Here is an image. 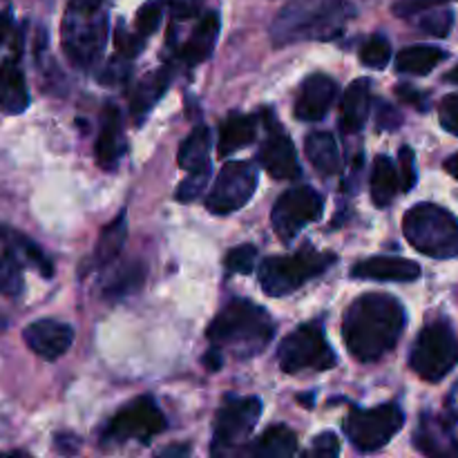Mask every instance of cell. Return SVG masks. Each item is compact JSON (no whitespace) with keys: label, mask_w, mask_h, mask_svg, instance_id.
I'll use <instances>...</instances> for the list:
<instances>
[{"label":"cell","mask_w":458,"mask_h":458,"mask_svg":"<svg viewBox=\"0 0 458 458\" xmlns=\"http://www.w3.org/2000/svg\"><path fill=\"white\" fill-rule=\"evenodd\" d=\"M143 277H146V268L141 262H130L112 277L110 284L106 286V298L116 300L125 298V295L134 293L143 286Z\"/></svg>","instance_id":"32"},{"label":"cell","mask_w":458,"mask_h":458,"mask_svg":"<svg viewBox=\"0 0 458 458\" xmlns=\"http://www.w3.org/2000/svg\"><path fill=\"white\" fill-rule=\"evenodd\" d=\"M405 425V414L396 403H385L374 410H352L344 420V434L360 452H378Z\"/></svg>","instance_id":"10"},{"label":"cell","mask_w":458,"mask_h":458,"mask_svg":"<svg viewBox=\"0 0 458 458\" xmlns=\"http://www.w3.org/2000/svg\"><path fill=\"white\" fill-rule=\"evenodd\" d=\"M9 30H12V13L0 12V45H3L4 38H7Z\"/></svg>","instance_id":"50"},{"label":"cell","mask_w":458,"mask_h":458,"mask_svg":"<svg viewBox=\"0 0 458 458\" xmlns=\"http://www.w3.org/2000/svg\"><path fill=\"white\" fill-rule=\"evenodd\" d=\"M389 58H392V43L385 38L383 34H374L362 43L360 47V61L367 67H374V70H383L387 67Z\"/></svg>","instance_id":"34"},{"label":"cell","mask_w":458,"mask_h":458,"mask_svg":"<svg viewBox=\"0 0 458 458\" xmlns=\"http://www.w3.org/2000/svg\"><path fill=\"white\" fill-rule=\"evenodd\" d=\"M262 416V401L258 396H226L215 416L210 454L224 456L244 445Z\"/></svg>","instance_id":"7"},{"label":"cell","mask_w":458,"mask_h":458,"mask_svg":"<svg viewBox=\"0 0 458 458\" xmlns=\"http://www.w3.org/2000/svg\"><path fill=\"white\" fill-rule=\"evenodd\" d=\"M208 182H210V164L204 165V168L188 173V177L183 179L177 188V201L188 204V201L197 199V197L206 191Z\"/></svg>","instance_id":"37"},{"label":"cell","mask_w":458,"mask_h":458,"mask_svg":"<svg viewBox=\"0 0 458 458\" xmlns=\"http://www.w3.org/2000/svg\"><path fill=\"white\" fill-rule=\"evenodd\" d=\"M186 452H188V447H182V450H179V447H170V450H164L161 454L170 456V454H186Z\"/></svg>","instance_id":"53"},{"label":"cell","mask_w":458,"mask_h":458,"mask_svg":"<svg viewBox=\"0 0 458 458\" xmlns=\"http://www.w3.org/2000/svg\"><path fill=\"white\" fill-rule=\"evenodd\" d=\"M18 54H21V45H16V54L0 63V112L4 114H22L30 107V89H27Z\"/></svg>","instance_id":"19"},{"label":"cell","mask_w":458,"mask_h":458,"mask_svg":"<svg viewBox=\"0 0 458 458\" xmlns=\"http://www.w3.org/2000/svg\"><path fill=\"white\" fill-rule=\"evenodd\" d=\"M107 38V13L67 9L63 18V49L79 70L97 65Z\"/></svg>","instance_id":"8"},{"label":"cell","mask_w":458,"mask_h":458,"mask_svg":"<svg viewBox=\"0 0 458 458\" xmlns=\"http://www.w3.org/2000/svg\"><path fill=\"white\" fill-rule=\"evenodd\" d=\"M103 7V0H70L67 9H74V12H97Z\"/></svg>","instance_id":"48"},{"label":"cell","mask_w":458,"mask_h":458,"mask_svg":"<svg viewBox=\"0 0 458 458\" xmlns=\"http://www.w3.org/2000/svg\"><path fill=\"white\" fill-rule=\"evenodd\" d=\"M398 177H401V188L410 192L419 182V173H416V157L410 146H403L398 152Z\"/></svg>","instance_id":"40"},{"label":"cell","mask_w":458,"mask_h":458,"mask_svg":"<svg viewBox=\"0 0 458 458\" xmlns=\"http://www.w3.org/2000/svg\"><path fill=\"white\" fill-rule=\"evenodd\" d=\"M335 262L338 258L334 253H320L311 246H304L298 253L276 255L264 259L259 267V286L271 298H284L295 293L309 280L329 271Z\"/></svg>","instance_id":"5"},{"label":"cell","mask_w":458,"mask_h":458,"mask_svg":"<svg viewBox=\"0 0 458 458\" xmlns=\"http://www.w3.org/2000/svg\"><path fill=\"white\" fill-rule=\"evenodd\" d=\"M298 452V437L286 425H271L253 445L249 447L250 456L262 458H284Z\"/></svg>","instance_id":"28"},{"label":"cell","mask_w":458,"mask_h":458,"mask_svg":"<svg viewBox=\"0 0 458 458\" xmlns=\"http://www.w3.org/2000/svg\"><path fill=\"white\" fill-rule=\"evenodd\" d=\"M0 293L9 298H18L22 293L21 259L12 250H4V255H0Z\"/></svg>","instance_id":"33"},{"label":"cell","mask_w":458,"mask_h":458,"mask_svg":"<svg viewBox=\"0 0 458 458\" xmlns=\"http://www.w3.org/2000/svg\"><path fill=\"white\" fill-rule=\"evenodd\" d=\"M405 325V309L394 295L365 293L344 311L343 338L356 360L376 362L396 347Z\"/></svg>","instance_id":"1"},{"label":"cell","mask_w":458,"mask_h":458,"mask_svg":"<svg viewBox=\"0 0 458 458\" xmlns=\"http://www.w3.org/2000/svg\"><path fill=\"white\" fill-rule=\"evenodd\" d=\"M114 47L116 54L125 61H132L139 52L143 49V38L139 34H132V31L125 30L123 22H119L114 30Z\"/></svg>","instance_id":"38"},{"label":"cell","mask_w":458,"mask_h":458,"mask_svg":"<svg viewBox=\"0 0 458 458\" xmlns=\"http://www.w3.org/2000/svg\"><path fill=\"white\" fill-rule=\"evenodd\" d=\"M168 3L173 21H188L195 18L201 9V0H165Z\"/></svg>","instance_id":"45"},{"label":"cell","mask_w":458,"mask_h":458,"mask_svg":"<svg viewBox=\"0 0 458 458\" xmlns=\"http://www.w3.org/2000/svg\"><path fill=\"white\" fill-rule=\"evenodd\" d=\"M258 179L259 173L250 161H228L210 188L206 208L213 215L237 213L255 195Z\"/></svg>","instance_id":"11"},{"label":"cell","mask_w":458,"mask_h":458,"mask_svg":"<svg viewBox=\"0 0 458 458\" xmlns=\"http://www.w3.org/2000/svg\"><path fill=\"white\" fill-rule=\"evenodd\" d=\"M445 3H458V0H398V3H394V13L401 18L414 16V13H420L432 7H441Z\"/></svg>","instance_id":"42"},{"label":"cell","mask_w":458,"mask_h":458,"mask_svg":"<svg viewBox=\"0 0 458 458\" xmlns=\"http://www.w3.org/2000/svg\"><path fill=\"white\" fill-rule=\"evenodd\" d=\"M401 188L398 168L387 155H378L371 168V199L378 208L392 204L396 199V192Z\"/></svg>","instance_id":"29"},{"label":"cell","mask_w":458,"mask_h":458,"mask_svg":"<svg viewBox=\"0 0 458 458\" xmlns=\"http://www.w3.org/2000/svg\"><path fill=\"white\" fill-rule=\"evenodd\" d=\"M309 454L325 456V458L338 456L340 454V438L335 437L334 432L320 434V437H316V441H313V447L309 450Z\"/></svg>","instance_id":"43"},{"label":"cell","mask_w":458,"mask_h":458,"mask_svg":"<svg viewBox=\"0 0 458 458\" xmlns=\"http://www.w3.org/2000/svg\"><path fill=\"white\" fill-rule=\"evenodd\" d=\"M338 83L327 74H311L304 79L300 89L298 103H295V116L307 123H316L327 116L335 101Z\"/></svg>","instance_id":"17"},{"label":"cell","mask_w":458,"mask_h":458,"mask_svg":"<svg viewBox=\"0 0 458 458\" xmlns=\"http://www.w3.org/2000/svg\"><path fill=\"white\" fill-rule=\"evenodd\" d=\"M325 199L311 186H295L276 201L271 210V224L282 242H291L300 235L307 224L322 217Z\"/></svg>","instance_id":"12"},{"label":"cell","mask_w":458,"mask_h":458,"mask_svg":"<svg viewBox=\"0 0 458 458\" xmlns=\"http://www.w3.org/2000/svg\"><path fill=\"white\" fill-rule=\"evenodd\" d=\"M208 155H210V130L206 125H197L191 134L182 141L177 155L179 168L192 173V170H199L204 165H208Z\"/></svg>","instance_id":"30"},{"label":"cell","mask_w":458,"mask_h":458,"mask_svg":"<svg viewBox=\"0 0 458 458\" xmlns=\"http://www.w3.org/2000/svg\"><path fill=\"white\" fill-rule=\"evenodd\" d=\"M165 429V416L157 407L155 398L141 396L134 398L128 407L119 411L114 419L107 425L103 441H114V443H150L157 434Z\"/></svg>","instance_id":"13"},{"label":"cell","mask_w":458,"mask_h":458,"mask_svg":"<svg viewBox=\"0 0 458 458\" xmlns=\"http://www.w3.org/2000/svg\"><path fill=\"white\" fill-rule=\"evenodd\" d=\"M258 262V249L253 244H240L235 249H231L224 258V267L233 276H246L255 268Z\"/></svg>","instance_id":"36"},{"label":"cell","mask_w":458,"mask_h":458,"mask_svg":"<svg viewBox=\"0 0 458 458\" xmlns=\"http://www.w3.org/2000/svg\"><path fill=\"white\" fill-rule=\"evenodd\" d=\"M277 360H280L282 371L300 374V371L307 369H331L338 362V358L331 352L320 322H307V325L293 329L282 340Z\"/></svg>","instance_id":"9"},{"label":"cell","mask_w":458,"mask_h":458,"mask_svg":"<svg viewBox=\"0 0 458 458\" xmlns=\"http://www.w3.org/2000/svg\"><path fill=\"white\" fill-rule=\"evenodd\" d=\"M22 340L43 360H58L74 343V329L58 320H36L25 327Z\"/></svg>","instance_id":"16"},{"label":"cell","mask_w":458,"mask_h":458,"mask_svg":"<svg viewBox=\"0 0 458 458\" xmlns=\"http://www.w3.org/2000/svg\"><path fill=\"white\" fill-rule=\"evenodd\" d=\"M443 168H445L447 173L452 174V177L458 179V152H456V155L447 157V159L443 161Z\"/></svg>","instance_id":"51"},{"label":"cell","mask_w":458,"mask_h":458,"mask_svg":"<svg viewBox=\"0 0 458 458\" xmlns=\"http://www.w3.org/2000/svg\"><path fill=\"white\" fill-rule=\"evenodd\" d=\"M376 123H378L380 130H398L403 125V114L389 103H378Z\"/></svg>","instance_id":"44"},{"label":"cell","mask_w":458,"mask_h":458,"mask_svg":"<svg viewBox=\"0 0 458 458\" xmlns=\"http://www.w3.org/2000/svg\"><path fill=\"white\" fill-rule=\"evenodd\" d=\"M356 16L349 0H289L271 25L277 47L307 40H334Z\"/></svg>","instance_id":"2"},{"label":"cell","mask_w":458,"mask_h":458,"mask_svg":"<svg viewBox=\"0 0 458 458\" xmlns=\"http://www.w3.org/2000/svg\"><path fill=\"white\" fill-rule=\"evenodd\" d=\"M125 240H128V219H125V213L121 210L119 217L107 224L101 231V235H98L97 250H94V259H97L98 267H107V264L114 262L121 255V250H123Z\"/></svg>","instance_id":"31"},{"label":"cell","mask_w":458,"mask_h":458,"mask_svg":"<svg viewBox=\"0 0 458 458\" xmlns=\"http://www.w3.org/2000/svg\"><path fill=\"white\" fill-rule=\"evenodd\" d=\"M170 85V70L161 67V70L148 72L137 85H134L132 94H130V112L137 121H143V116L159 103L165 89Z\"/></svg>","instance_id":"24"},{"label":"cell","mask_w":458,"mask_h":458,"mask_svg":"<svg viewBox=\"0 0 458 458\" xmlns=\"http://www.w3.org/2000/svg\"><path fill=\"white\" fill-rule=\"evenodd\" d=\"M447 58V52L434 45H410L396 56V70L401 74L425 76Z\"/></svg>","instance_id":"27"},{"label":"cell","mask_w":458,"mask_h":458,"mask_svg":"<svg viewBox=\"0 0 458 458\" xmlns=\"http://www.w3.org/2000/svg\"><path fill=\"white\" fill-rule=\"evenodd\" d=\"M219 27H222V22H219V13L206 12L204 16L197 21L195 30H192V34L188 36L186 43H183L182 49H179V58L186 61L188 65H199V63H204L206 58L213 54L215 43H217L219 38Z\"/></svg>","instance_id":"21"},{"label":"cell","mask_w":458,"mask_h":458,"mask_svg":"<svg viewBox=\"0 0 458 458\" xmlns=\"http://www.w3.org/2000/svg\"><path fill=\"white\" fill-rule=\"evenodd\" d=\"M445 81H447V83H456L458 85V65L452 72H447Z\"/></svg>","instance_id":"52"},{"label":"cell","mask_w":458,"mask_h":458,"mask_svg":"<svg viewBox=\"0 0 458 458\" xmlns=\"http://www.w3.org/2000/svg\"><path fill=\"white\" fill-rule=\"evenodd\" d=\"M438 121L443 130L458 137V94H447L438 106Z\"/></svg>","instance_id":"41"},{"label":"cell","mask_w":458,"mask_h":458,"mask_svg":"<svg viewBox=\"0 0 458 458\" xmlns=\"http://www.w3.org/2000/svg\"><path fill=\"white\" fill-rule=\"evenodd\" d=\"M414 447L425 456L454 458L458 456V438L454 434V419L434 416L425 411L414 432Z\"/></svg>","instance_id":"15"},{"label":"cell","mask_w":458,"mask_h":458,"mask_svg":"<svg viewBox=\"0 0 458 458\" xmlns=\"http://www.w3.org/2000/svg\"><path fill=\"white\" fill-rule=\"evenodd\" d=\"M452 25H454V13H452L450 9H434V12H428V9H425L423 16L419 18V30L423 31V34L434 36V38H445L452 31Z\"/></svg>","instance_id":"35"},{"label":"cell","mask_w":458,"mask_h":458,"mask_svg":"<svg viewBox=\"0 0 458 458\" xmlns=\"http://www.w3.org/2000/svg\"><path fill=\"white\" fill-rule=\"evenodd\" d=\"M403 233L419 253L434 259L458 255V219L438 204H416L403 217Z\"/></svg>","instance_id":"4"},{"label":"cell","mask_w":458,"mask_h":458,"mask_svg":"<svg viewBox=\"0 0 458 458\" xmlns=\"http://www.w3.org/2000/svg\"><path fill=\"white\" fill-rule=\"evenodd\" d=\"M352 277L376 282H416L420 277V267L411 259L376 255L353 264Z\"/></svg>","instance_id":"18"},{"label":"cell","mask_w":458,"mask_h":458,"mask_svg":"<svg viewBox=\"0 0 458 458\" xmlns=\"http://www.w3.org/2000/svg\"><path fill=\"white\" fill-rule=\"evenodd\" d=\"M458 365V340L447 320L423 327L411 347L410 367L428 383H441Z\"/></svg>","instance_id":"6"},{"label":"cell","mask_w":458,"mask_h":458,"mask_svg":"<svg viewBox=\"0 0 458 458\" xmlns=\"http://www.w3.org/2000/svg\"><path fill=\"white\" fill-rule=\"evenodd\" d=\"M0 242H4V244H7V250H12L18 259L22 258L27 264H31L43 277L54 276L52 259L43 253V249H40L34 240H30V237L22 235V233L0 224Z\"/></svg>","instance_id":"26"},{"label":"cell","mask_w":458,"mask_h":458,"mask_svg":"<svg viewBox=\"0 0 458 458\" xmlns=\"http://www.w3.org/2000/svg\"><path fill=\"white\" fill-rule=\"evenodd\" d=\"M267 116V139L258 152L259 164L273 179H298L302 168H300L293 141L286 134V130L273 121V114L268 110Z\"/></svg>","instance_id":"14"},{"label":"cell","mask_w":458,"mask_h":458,"mask_svg":"<svg viewBox=\"0 0 458 458\" xmlns=\"http://www.w3.org/2000/svg\"><path fill=\"white\" fill-rule=\"evenodd\" d=\"M125 152V141H123V123H121V112L119 107L107 103L103 107L101 114V132H98L97 148H94V155L101 168L114 170L116 164L121 161Z\"/></svg>","instance_id":"20"},{"label":"cell","mask_w":458,"mask_h":458,"mask_svg":"<svg viewBox=\"0 0 458 458\" xmlns=\"http://www.w3.org/2000/svg\"><path fill=\"white\" fill-rule=\"evenodd\" d=\"M371 107V83L367 79H356L347 88L340 106V128L343 132L353 134L365 128Z\"/></svg>","instance_id":"22"},{"label":"cell","mask_w":458,"mask_h":458,"mask_svg":"<svg viewBox=\"0 0 458 458\" xmlns=\"http://www.w3.org/2000/svg\"><path fill=\"white\" fill-rule=\"evenodd\" d=\"M258 134V121L255 116L249 114H231L222 121L219 125V141L217 152L219 157L235 155L237 150L246 148L249 143L255 141Z\"/></svg>","instance_id":"25"},{"label":"cell","mask_w":458,"mask_h":458,"mask_svg":"<svg viewBox=\"0 0 458 458\" xmlns=\"http://www.w3.org/2000/svg\"><path fill=\"white\" fill-rule=\"evenodd\" d=\"M128 70H130V67H128V63H125V58L121 61V65H119V58H112V61L106 65V70L101 72L98 81H101V83H106V85L121 83V81L128 76Z\"/></svg>","instance_id":"47"},{"label":"cell","mask_w":458,"mask_h":458,"mask_svg":"<svg viewBox=\"0 0 458 458\" xmlns=\"http://www.w3.org/2000/svg\"><path fill=\"white\" fill-rule=\"evenodd\" d=\"M396 97L401 98L403 103H407V106L416 107V110H420V112H428L429 110L428 97H425L423 92H419V89L411 88V85H398V88H396Z\"/></svg>","instance_id":"46"},{"label":"cell","mask_w":458,"mask_h":458,"mask_svg":"<svg viewBox=\"0 0 458 458\" xmlns=\"http://www.w3.org/2000/svg\"><path fill=\"white\" fill-rule=\"evenodd\" d=\"M304 152L307 159L311 161L313 168L325 177L343 173V152H340L338 141L331 132H311L304 141Z\"/></svg>","instance_id":"23"},{"label":"cell","mask_w":458,"mask_h":458,"mask_svg":"<svg viewBox=\"0 0 458 458\" xmlns=\"http://www.w3.org/2000/svg\"><path fill=\"white\" fill-rule=\"evenodd\" d=\"M204 365L208 367L210 371H219V369H222V365H224L222 352H219V349H215V347L210 349V352L204 356Z\"/></svg>","instance_id":"49"},{"label":"cell","mask_w":458,"mask_h":458,"mask_svg":"<svg viewBox=\"0 0 458 458\" xmlns=\"http://www.w3.org/2000/svg\"><path fill=\"white\" fill-rule=\"evenodd\" d=\"M161 22V3L157 0H148L146 4H141L137 12V34L141 38H148L150 34H155V30Z\"/></svg>","instance_id":"39"},{"label":"cell","mask_w":458,"mask_h":458,"mask_svg":"<svg viewBox=\"0 0 458 458\" xmlns=\"http://www.w3.org/2000/svg\"><path fill=\"white\" fill-rule=\"evenodd\" d=\"M276 334L271 316L255 302L235 298L215 316L206 338L219 352H231L237 360L258 356L268 347Z\"/></svg>","instance_id":"3"}]
</instances>
